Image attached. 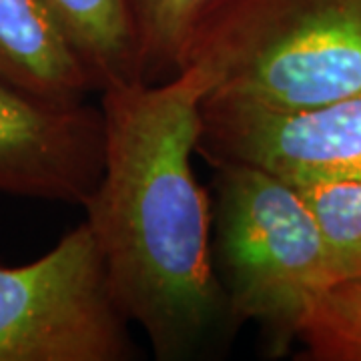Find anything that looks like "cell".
<instances>
[{"mask_svg": "<svg viewBox=\"0 0 361 361\" xmlns=\"http://www.w3.org/2000/svg\"><path fill=\"white\" fill-rule=\"evenodd\" d=\"M211 75L101 90L103 175L85 203L116 303L157 360L221 351L239 329L213 261V203L193 171Z\"/></svg>", "mask_w": 361, "mask_h": 361, "instance_id": "obj_1", "label": "cell"}, {"mask_svg": "<svg viewBox=\"0 0 361 361\" xmlns=\"http://www.w3.org/2000/svg\"><path fill=\"white\" fill-rule=\"evenodd\" d=\"M213 167V261L233 322L259 325L281 355L311 301L336 285L322 231L293 185L239 163Z\"/></svg>", "mask_w": 361, "mask_h": 361, "instance_id": "obj_2", "label": "cell"}, {"mask_svg": "<svg viewBox=\"0 0 361 361\" xmlns=\"http://www.w3.org/2000/svg\"><path fill=\"white\" fill-rule=\"evenodd\" d=\"M195 65L211 92L267 109H305L361 90V0H241Z\"/></svg>", "mask_w": 361, "mask_h": 361, "instance_id": "obj_3", "label": "cell"}, {"mask_svg": "<svg viewBox=\"0 0 361 361\" xmlns=\"http://www.w3.org/2000/svg\"><path fill=\"white\" fill-rule=\"evenodd\" d=\"M129 325L85 221L37 261L0 263V361H129Z\"/></svg>", "mask_w": 361, "mask_h": 361, "instance_id": "obj_4", "label": "cell"}, {"mask_svg": "<svg viewBox=\"0 0 361 361\" xmlns=\"http://www.w3.org/2000/svg\"><path fill=\"white\" fill-rule=\"evenodd\" d=\"M197 153L211 165L261 169L299 189L361 180V90L293 111L205 97Z\"/></svg>", "mask_w": 361, "mask_h": 361, "instance_id": "obj_5", "label": "cell"}, {"mask_svg": "<svg viewBox=\"0 0 361 361\" xmlns=\"http://www.w3.org/2000/svg\"><path fill=\"white\" fill-rule=\"evenodd\" d=\"M103 165L101 106L0 80V193L85 205Z\"/></svg>", "mask_w": 361, "mask_h": 361, "instance_id": "obj_6", "label": "cell"}, {"mask_svg": "<svg viewBox=\"0 0 361 361\" xmlns=\"http://www.w3.org/2000/svg\"><path fill=\"white\" fill-rule=\"evenodd\" d=\"M0 80L68 103L99 92L44 0H0Z\"/></svg>", "mask_w": 361, "mask_h": 361, "instance_id": "obj_7", "label": "cell"}, {"mask_svg": "<svg viewBox=\"0 0 361 361\" xmlns=\"http://www.w3.org/2000/svg\"><path fill=\"white\" fill-rule=\"evenodd\" d=\"M241 0H129L142 82H165L195 65Z\"/></svg>", "mask_w": 361, "mask_h": 361, "instance_id": "obj_8", "label": "cell"}, {"mask_svg": "<svg viewBox=\"0 0 361 361\" xmlns=\"http://www.w3.org/2000/svg\"><path fill=\"white\" fill-rule=\"evenodd\" d=\"M97 85V90L141 80L129 0H44Z\"/></svg>", "mask_w": 361, "mask_h": 361, "instance_id": "obj_9", "label": "cell"}, {"mask_svg": "<svg viewBox=\"0 0 361 361\" xmlns=\"http://www.w3.org/2000/svg\"><path fill=\"white\" fill-rule=\"evenodd\" d=\"M299 191L322 231L336 285L361 281V180L311 185Z\"/></svg>", "mask_w": 361, "mask_h": 361, "instance_id": "obj_10", "label": "cell"}, {"mask_svg": "<svg viewBox=\"0 0 361 361\" xmlns=\"http://www.w3.org/2000/svg\"><path fill=\"white\" fill-rule=\"evenodd\" d=\"M297 341L310 360L361 361V281L331 285L315 297Z\"/></svg>", "mask_w": 361, "mask_h": 361, "instance_id": "obj_11", "label": "cell"}]
</instances>
